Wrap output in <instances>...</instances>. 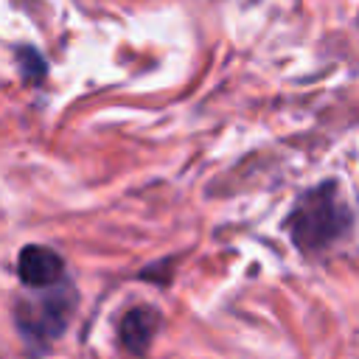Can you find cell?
Wrapping results in <instances>:
<instances>
[{
	"instance_id": "cell-1",
	"label": "cell",
	"mask_w": 359,
	"mask_h": 359,
	"mask_svg": "<svg viewBox=\"0 0 359 359\" xmlns=\"http://www.w3.org/2000/svg\"><path fill=\"white\" fill-rule=\"evenodd\" d=\"M348 230L351 210L334 182H320L317 188L306 191L289 216V236L303 252H320L339 241Z\"/></svg>"
},
{
	"instance_id": "cell-2",
	"label": "cell",
	"mask_w": 359,
	"mask_h": 359,
	"mask_svg": "<svg viewBox=\"0 0 359 359\" xmlns=\"http://www.w3.org/2000/svg\"><path fill=\"white\" fill-rule=\"evenodd\" d=\"M73 300L76 297L70 289L42 292L36 300H20L14 309V323L25 337V342L36 348H45L48 342H53L70 323Z\"/></svg>"
},
{
	"instance_id": "cell-3",
	"label": "cell",
	"mask_w": 359,
	"mask_h": 359,
	"mask_svg": "<svg viewBox=\"0 0 359 359\" xmlns=\"http://www.w3.org/2000/svg\"><path fill=\"white\" fill-rule=\"evenodd\" d=\"M17 275L25 286L31 289H48L56 280H62L65 275V261L59 258V252H53L50 247H39V244H28L22 247L20 258H17Z\"/></svg>"
},
{
	"instance_id": "cell-4",
	"label": "cell",
	"mask_w": 359,
	"mask_h": 359,
	"mask_svg": "<svg viewBox=\"0 0 359 359\" xmlns=\"http://www.w3.org/2000/svg\"><path fill=\"white\" fill-rule=\"evenodd\" d=\"M160 325V317L154 309L149 306H137L132 311H126V317L121 320V342L129 353H143L154 337Z\"/></svg>"
},
{
	"instance_id": "cell-5",
	"label": "cell",
	"mask_w": 359,
	"mask_h": 359,
	"mask_svg": "<svg viewBox=\"0 0 359 359\" xmlns=\"http://www.w3.org/2000/svg\"><path fill=\"white\" fill-rule=\"evenodd\" d=\"M20 65H22V76H25L28 81H39V79L45 76V62H42L39 53L31 50V48H22V50H20Z\"/></svg>"
}]
</instances>
